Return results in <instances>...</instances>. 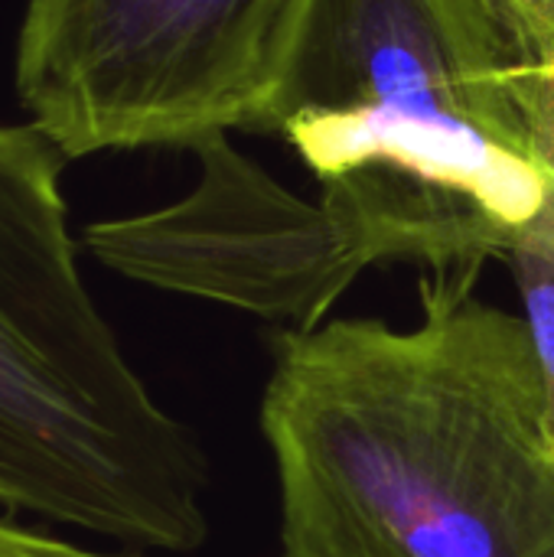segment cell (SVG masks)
Returning <instances> with one entry per match:
<instances>
[{
	"label": "cell",
	"instance_id": "cell-1",
	"mask_svg": "<svg viewBox=\"0 0 554 557\" xmlns=\"http://www.w3.org/2000/svg\"><path fill=\"white\" fill-rule=\"evenodd\" d=\"M421 281L424 320L274 336L261 401L284 557H554V411L526 320Z\"/></svg>",
	"mask_w": 554,
	"mask_h": 557
},
{
	"label": "cell",
	"instance_id": "cell-2",
	"mask_svg": "<svg viewBox=\"0 0 554 557\" xmlns=\"http://www.w3.org/2000/svg\"><path fill=\"white\" fill-rule=\"evenodd\" d=\"M274 134L428 271L506 258L552 189L526 88L480 0H313Z\"/></svg>",
	"mask_w": 554,
	"mask_h": 557
},
{
	"label": "cell",
	"instance_id": "cell-3",
	"mask_svg": "<svg viewBox=\"0 0 554 557\" xmlns=\"http://www.w3.org/2000/svg\"><path fill=\"white\" fill-rule=\"evenodd\" d=\"M62 163L36 124H0V509L186 555L209 535V463L85 287Z\"/></svg>",
	"mask_w": 554,
	"mask_h": 557
},
{
	"label": "cell",
	"instance_id": "cell-4",
	"mask_svg": "<svg viewBox=\"0 0 554 557\" xmlns=\"http://www.w3.org/2000/svg\"><path fill=\"white\" fill-rule=\"evenodd\" d=\"M313 0H29L16 91L62 153L268 131Z\"/></svg>",
	"mask_w": 554,
	"mask_h": 557
},
{
	"label": "cell",
	"instance_id": "cell-5",
	"mask_svg": "<svg viewBox=\"0 0 554 557\" xmlns=\"http://www.w3.org/2000/svg\"><path fill=\"white\" fill-rule=\"evenodd\" d=\"M193 153V193L82 232L101 268L167 294L317 330L369 264L389 261L379 232L346 199L294 196L238 153L229 134L199 140Z\"/></svg>",
	"mask_w": 554,
	"mask_h": 557
},
{
	"label": "cell",
	"instance_id": "cell-6",
	"mask_svg": "<svg viewBox=\"0 0 554 557\" xmlns=\"http://www.w3.org/2000/svg\"><path fill=\"white\" fill-rule=\"evenodd\" d=\"M526 88L539 153L554 160V0H480Z\"/></svg>",
	"mask_w": 554,
	"mask_h": 557
},
{
	"label": "cell",
	"instance_id": "cell-7",
	"mask_svg": "<svg viewBox=\"0 0 554 557\" xmlns=\"http://www.w3.org/2000/svg\"><path fill=\"white\" fill-rule=\"evenodd\" d=\"M503 261H509L513 277L519 284L526 326H529L554 411V180L542 212L516 232Z\"/></svg>",
	"mask_w": 554,
	"mask_h": 557
},
{
	"label": "cell",
	"instance_id": "cell-8",
	"mask_svg": "<svg viewBox=\"0 0 554 557\" xmlns=\"http://www.w3.org/2000/svg\"><path fill=\"white\" fill-rule=\"evenodd\" d=\"M0 557H147L144 552H101L82 545L56 525L0 509Z\"/></svg>",
	"mask_w": 554,
	"mask_h": 557
}]
</instances>
